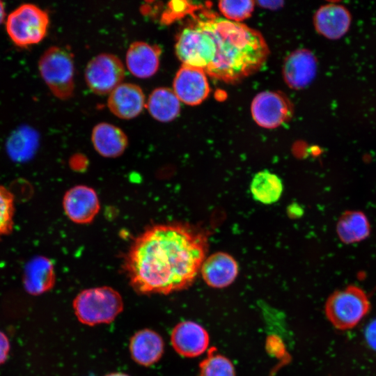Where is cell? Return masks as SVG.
<instances>
[{
    "label": "cell",
    "instance_id": "cell-12",
    "mask_svg": "<svg viewBox=\"0 0 376 376\" xmlns=\"http://www.w3.org/2000/svg\"><path fill=\"white\" fill-rule=\"evenodd\" d=\"M171 341L180 355L196 357L207 349L210 340L208 333L202 326L194 322L185 321L173 328Z\"/></svg>",
    "mask_w": 376,
    "mask_h": 376
},
{
    "label": "cell",
    "instance_id": "cell-27",
    "mask_svg": "<svg viewBox=\"0 0 376 376\" xmlns=\"http://www.w3.org/2000/svg\"><path fill=\"white\" fill-rule=\"evenodd\" d=\"M191 10L193 6L189 4L188 1H171L169 3L168 10L162 17V22L164 23L172 22L187 14Z\"/></svg>",
    "mask_w": 376,
    "mask_h": 376
},
{
    "label": "cell",
    "instance_id": "cell-14",
    "mask_svg": "<svg viewBox=\"0 0 376 376\" xmlns=\"http://www.w3.org/2000/svg\"><path fill=\"white\" fill-rule=\"evenodd\" d=\"M351 21L349 10L344 6L337 3L322 6L314 15L316 31L330 40L343 37L349 30Z\"/></svg>",
    "mask_w": 376,
    "mask_h": 376
},
{
    "label": "cell",
    "instance_id": "cell-19",
    "mask_svg": "<svg viewBox=\"0 0 376 376\" xmlns=\"http://www.w3.org/2000/svg\"><path fill=\"white\" fill-rule=\"evenodd\" d=\"M91 140L95 150L102 157L120 156L128 145L125 133L119 127L107 123L97 124L93 129Z\"/></svg>",
    "mask_w": 376,
    "mask_h": 376
},
{
    "label": "cell",
    "instance_id": "cell-32",
    "mask_svg": "<svg viewBox=\"0 0 376 376\" xmlns=\"http://www.w3.org/2000/svg\"><path fill=\"white\" fill-rule=\"evenodd\" d=\"M105 376H130V375L123 373H111L106 375Z\"/></svg>",
    "mask_w": 376,
    "mask_h": 376
},
{
    "label": "cell",
    "instance_id": "cell-25",
    "mask_svg": "<svg viewBox=\"0 0 376 376\" xmlns=\"http://www.w3.org/2000/svg\"><path fill=\"white\" fill-rule=\"evenodd\" d=\"M15 211L13 194L6 187L0 185V240L12 232Z\"/></svg>",
    "mask_w": 376,
    "mask_h": 376
},
{
    "label": "cell",
    "instance_id": "cell-6",
    "mask_svg": "<svg viewBox=\"0 0 376 376\" xmlns=\"http://www.w3.org/2000/svg\"><path fill=\"white\" fill-rule=\"evenodd\" d=\"M40 74L56 97L69 99L74 91L75 66L72 55L64 48L52 46L40 56Z\"/></svg>",
    "mask_w": 376,
    "mask_h": 376
},
{
    "label": "cell",
    "instance_id": "cell-13",
    "mask_svg": "<svg viewBox=\"0 0 376 376\" xmlns=\"http://www.w3.org/2000/svg\"><path fill=\"white\" fill-rule=\"evenodd\" d=\"M317 72V60L308 49H300L292 52L285 59L283 75L287 85L293 89L306 87Z\"/></svg>",
    "mask_w": 376,
    "mask_h": 376
},
{
    "label": "cell",
    "instance_id": "cell-4",
    "mask_svg": "<svg viewBox=\"0 0 376 376\" xmlns=\"http://www.w3.org/2000/svg\"><path fill=\"white\" fill-rule=\"evenodd\" d=\"M370 304L366 292L356 285L336 290L327 299L325 314L338 329H350L368 314Z\"/></svg>",
    "mask_w": 376,
    "mask_h": 376
},
{
    "label": "cell",
    "instance_id": "cell-1",
    "mask_svg": "<svg viewBox=\"0 0 376 376\" xmlns=\"http://www.w3.org/2000/svg\"><path fill=\"white\" fill-rule=\"evenodd\" d=\"M207 238L191 226L155 224L133 241L123 268L141 294H164L187 288L205 259Z\"/></svg>",
    "mask_w": 376,
    "mask_h": 376
},
{
    "label": "cell",
    "instance_id": "cell-7",
    "mask_svg": "<svg viewBox=\"0 0 376 376\" xmlns=\"http://www.w3.org/2000/svg\"><path fill=\"white\" fill-rule=\"evenodd\" d=\"M175 49L183 65L205 70L215 57L217 46L212 36L196 23L182 31Z\"/></svg>",
    "mask_w": 376,
    "mask_h": 376
},
{
    "label": "cell",
    "instance_id": "cell-26",
    "mask_svg": "<svg viewBox=\"0 0 376 376\" xmlns=\"http://www.w3.org/2000/svg\"><path fill=\"white\" fill-rule=\"evenodd\" d=\"M253 1H221L218 7L226 19L238 22L249 17L254 9Z\"/></svg>",
    "mask_w": 376,
    "mask_h": 376
},
{
    "label": "cell",
    "instance_id": "cell-20",
    "mask_svg": "<svg viewBox=\"0 0 376 376\" xmlns=\"http://www.w3.org/2000/svg\"><path fill=\"white\" fill-rule=\"evenodd\" d=\"M54 283V267L49 258L38 256L27 263L24 273V283L29 293L42 294L52 289Z\"/></svg>",
    "mask_w": 376,
    "mask_h": 376
},
{
    "label": "cell",
    "instance_id": "cell-9",
    "mask_svg": "<svg viewBox=\"0 0 376 376\" xmlns=\"http://www.w3.org/2000/svg\"><path fill=\"white\" fill-rule=\"evenodd\" d=\"M251 112L259 126L273 129L291 118L293 107L284 94L266 91L255 96L251 102Z\"/></svg>",
    "mask_w": 376,
    "mask_h": 376
},
{
    "label": "cell",
    "instance_id": "cell-29",
    "mask_svg": "<svg viewBox=\"0 0 376 376\" xmlns=\"http://www.w3.org/2000/svg\"><path fill=\"white\" fill-rule=\"evenodd\" d=\"M365 338L369 346L376 350V319L367 326Z\"/></svg>",
    "mask_w": 376,
    "mask_h": 376
},
{
    "label": "cell",
    "instance_id": "cell-10",
    "mask_svg": "<svg viewBox=\"0 0 376 376\" xmlns=\"http://www.w3.org/2000/svg\"><path fill=\"white\" fill-rule=\"evenodd\" d=\"M63 207L66 216L74 223L85 224L93 221L100 205L96 191L91 187L79 185L64 194Z\"/></svg>",
    "mask_w": 376,
    "mask_h": 376
},
{
    "label": "cell",
    "instance_id": "cell-28",
    "mask_svg": "<svg viewBox=\"0 0 376 376\" xmlns=\"http://www.w3.org/2000/svg\"><path fill=\"white\" fill-rule=\"evenodd\" d=\"M10 343L5 333L0 331V366L4 363L9 356Z\"/></svg>",
    "mask_w": 376,
    "mask_h": 376
},
{
    "label": "cell",
    "instance_id": "cell-22",
    "mask_svg": "<svg viewBox=\"0 0 376 376\" xmlns=\"http://www.w3.org/2000/svg\"><path fill=\"white\" fill-rule=\"evenodd\" d=\"M337 233L340 240L345 244L361 241L370 233L368 220L361 212H346L338 221Z\"/></svg>",
    "mask_w": 376,
    "mask_h": 376
},
{
    "label": "cell",
    "instance_id": "cell-31",
    "mask_svg": "<svg viewBox=\"0 0 376 376\" xmlns=\"http://www.w3.org/2000/svg\"><path fill=\"white\" fill-rule=\"evenodd\" d=\"M6 17L5 5L0 1V24L4 21Z\"/></svg>",
    "mask_w": 376,
    "mask_h": 376
},
{
    "label": "cell",
    "instance_id": "cell-11",
    "mask_svg": "<svg viewBox=\"0 0 376 376\" xmlns=\"http://www.w3.org/2000/svg\"><path fill=\"white\" fill-rule=\"evenodd\" d=\"M173 87L180 101L191 106L201 104L210 91L205 70L187 65L177 72Z\"/></svg>",
    "mask_w": 376,
    "mask_h": 376
},
{
    "label": "cell",
    "instance_id": "cell-24",
    "mask_svg": "<svg viewBox=\"0 0 376 376\" xmlns=\"http://www.w3.org/2000/svg\"><path fill=\"white\" fill-rule=\"evenodd\" d=\"M199 376H235L231 361L211 347L199 365Z\"/></svg>",
    "mask_w": 376,
    "mask_h": 376
},
{
    "label": "cell",
    "instance_id": "cell-3",
    "mask_svg": "<svg viewBox=\"0 0 376 376\" xmlns=\"http://www.w3.org/2000/svg\"><path fill=\"white\" fill-rule=\"evenodd\" d=\"M72 306L80 322L94 326L113 321L123 310V300L117 290L100 286L81 291Z\"/></svg>",
    "mask_w": 376,
    "mask_h": 376
},
{
    "label": "cell",
    "instance_id": "cell-8",
    "mask_svg": "<svg viewBox=\"0 0 376 376\" xmlns=\"http://www.w3.org/2000/svg\"><path fill=\"white\" fill-rule=\"evenodd\" d=\"M125 68L116 55L102 53L93 57L85 70V79L89 88L96 94L110 93L122 84Z\"/></svg>",
    "mask_w": 376,
    "mask_h": 376
},
{
    "label": "cell",
    "instance_id": "cell-23",
    "mask_svg": "<svg viewBox=\"0 0 376 376\" xmlns=\"http://www.w3.org/2000/svg\"><path fill=\"white\" fill-rule=\"evenodd\" d=\"M251 191L255 200L264 204L277 201L283 191L281 180L268 171L256 173L251 183Z\"/></svg>",
    "mask_w": 376,
    "mask_h": 376
},
{
    "label": "cell",
    "instance_id": "cell-21",
    "mask_svg": "<svg viewBox=\"0 0 376 376\" xmlns=\"http://www.w3.org/2000/svg\"><path fill=\"white\" fill-rule=\"evenodd\" d=\"M147 108L150 114L162 123L175 119L180 111V100L171 90L166 87L155 88L150 93Z\"/></svg>",
    "mask_w": 376,
    "mask_h": 376
},
{
    "label": "cell",
    "instance_id": "cell-15",
    "mask_svg": "<svg viewBox=\"0 0 376 376\" xmlns=\"http://www.w3.org/2000/svg\"><path fill=\"white\" fill-rule=\"evenodd\" d=\"M107 104L109 110L117 117L132 119L142 111L145 95L139 86L122 83L110 93Z\"/></svg>",
    "mask_w": 376,
    "mask_h": 376
},
{
    "label": "cell",
    "instance_id": "cell-17",
    "mask_svg": "<svg viewBox=\"0 0 376 376\" xmlns=\"http://www.w3.org/2000/svg\"><path fill=\"white\" fill-rule=\"evenodd\" d=\"M161 49L157 45L136 41L126 53V65L129 71L141 79L149 78L158 70Z\"/></svg>",
    "mask_w": 376,
    "mask_h": 376
},
{
    "label": "cell",
    "instance_id": "cell-30",
    "mask_svg": "<svg viewBox=\"0 0 376 376\" xmlns=\"http://www.w3.org/2000/svg\"><path fill=\"white\" fill-rule=\"evenodd\" d=\"M257 3L262 7L274 10L281 8L283 3L281 1H257Z\"/></svg>",
    "mask_w": 376,
    "mask_h": 376
},
{
    "label": "cell",
    "instance_id": "cell-2",
    "mask_svg": "<svg viewBox=\"0 0 376 376\" xmlns=\"http://www.w3.org/2000/svg\"><path fill=\"white\" fill-rule=\"evenodd\" d=\"M197 24L216 42L215 57L205 70L211 77L235 83L258 71L266 61L269 49L256 30L219 17L199 19Z\"/></svg>",
    "mask_w": 376,
    "mask_h": 376
},
{
    "label": "cell",
    "instance_id": "cell-16",
    "mask_svg": "<svg viewBox=\"0 0 376 376\" xmlns=\"http://www.w3.org/2000/svg\"><path fill=\"white\" fill-rule=\"evenodd\" d=\"M201 272L209 286L222 288L234 281L238 274V265L230 254L217 252L204 260Z\"/></svg>",
    "mask_w": 376,
    "mask_h": 376
},
{
    "label": "cell",
    "instance_id": "cell-18",
    "mask_svg": "<svg viewBox=\"0 0 376 376\" xmlns=\"http://www.w3.org/2000/svg\"><path fill=\"white\" fill-rule=\"evenodd\" d=\"M164 343L156 331L144 329L136 332L130 339V352L137 363L149 366L157 363L164 353Z\"/></svg>",
    "mask_w": 376,
    "mask_h": 376
},
{
    "label": "cell",
    "instance_id": "cell-5",
    "mask_svg": "<svg viewBox=\"0 0 376 376\" xmlns=\"http://www.w3.org/2000/svg\"><path fill=\"white\" fill-rule=\"evenodd\" d=\"M49 24L47 12L34 4L24 3L8 15L6 29L16 46L26 48L43 40Z\"/></svg>",
    "mask_w": 376,
    "mask_h": 376
}]
</instances>
